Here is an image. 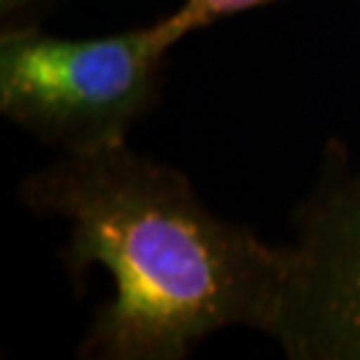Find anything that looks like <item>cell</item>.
I'll list each match as a JSON object with an SVG mask.
<instances>
[{
	"instance_id": "1",
	"label": "cell",
	"mask_w": 360,
	"mask_h": 360,
	"mask_svg": "<svg viewBox=\"0 0 360 360\" xmlns=\"http://www.w3.org/2000/svg\"><path fill=\"white\" fill-rule=\"evenodd\" d=\"M28 211L68 225L70 276L94 264L112 278L77 356L183 360L227 328L271 326L285 246L215 215L178 169L129 143L91 155H56L19 183Z\"/></svg>"
},
{
	"instance_id": "2",
	"label": "cell",
	"mask_w": 360,
	"mask_h": 360,
	"mask_svg": "<svg viewBox=\"0 0 360 360\" xmlns=\"http://www.w3.org/2000/svg\"><path fill=\"white\" fill-rule=\"evenodd\" d=\"M171 49L155 24L101 38L0 31V115L56 155L129 143L160 101Z\"/></svg>"
},
{
	"instance_id": "3",
	"label": "cell",
	"mask_w": 360,
	"mask_h": 360,
	"mask_svg": "<svg viewBox=\"0 0 360 360\" xmlns=\"http://www.w3.org/2000/svg\"><path fill=\"white\" fill-rule=\"evenodd\" d=\"M295 227L267 335L290 360H360V171L342 141L326 143Z\"/></svg>"
},
{
	"instance_id": "4",
	"label": "cell",
	"mask_w": 360,
	"mask_h": 360,
	"mask_svg": "<svg viewBox=\"0 0 360 360\" xmlns=\"http://www.w3.org/2000/svg\"><path fill=\"white\" fill-rule=\"evenodd\" d=\"M274 3H278V0H183L171 14L157 19L155 28L164 45L174 49L190 33H197L222 19L236 17V14L250 10H260V7Z\"/></svg>"
},
{
	"instance_id": "5",
	"label": "cell",
	"mask_w": 360,
	"mask_h": 360,
	"mask_svg": "<svg viewBox=\"0 0 360 360\" xmlns=\"http://www.w3.org/2000/svg\"><path fill=\"white\" fill-rule=\"evenodd\" d=\"M52 0H0V31L21 26H40Z\"/></svg>"
}]
</instances>
